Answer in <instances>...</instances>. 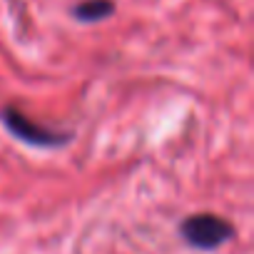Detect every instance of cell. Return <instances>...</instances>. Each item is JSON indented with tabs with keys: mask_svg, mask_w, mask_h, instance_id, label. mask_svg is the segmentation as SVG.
<instances>
[{
	"mask_svg": "<svg viewBox=\"0 0 254 254\" xmlns=\"http://www.w3.org/2000/svg\"><path fill=\"white\" fill-rule=\"evenodd\" d=\"M180 237L199 252H214L237 237V227L214 212H194L180 222Z\"/></svg>",
	"mask_w": 254,
	"mask_h": 254,
	"instance_id": "6da1fadb",
	"label": "cell"
},
{
	"mask_svg": "<svg viewBox=\"0 0 254 254\" xmlns=\"http://www.w3.org/2000/svg\"><path fill=\"white\" fill-rule=\"evenodd\" d=\"M115 13L112 0H85V3L72 8V18L80 23H100Z\"/></svg>",
	"mask_w": 254,
	"mask_h": 254,
	"instance_id": "3957f363",
	"label": "cell"
},
{
	"mask_svg": "<svg viewBox=\"0 0 254 254\" xmlns=\"http://www.w3.org/2000/svg\"><path fill=\"white\" fill-rule=\"evenodd\" d=\"M0 120H3L5 130L25 142V145H33V147H40V150H55V147H65L72 142V132H58V130H50V127L40 125V122H33L20 107L15 105H5L0 110Z\"/></svg>",
	"mask_w": 254,
	"mask_h": 254,
	"instance_id": "7a4b0ae2",
	"label": "cell"
}]
</instances>
